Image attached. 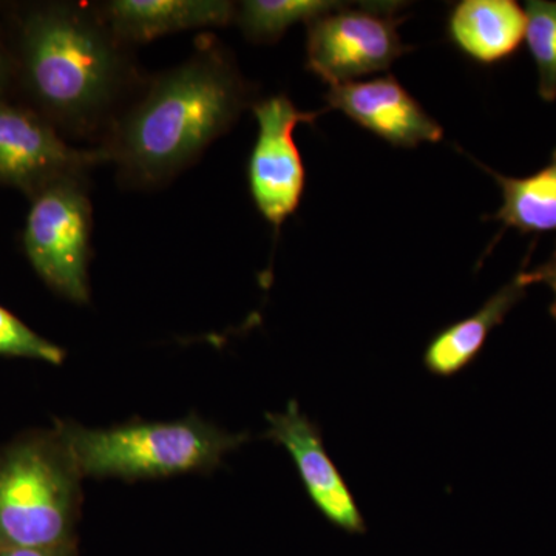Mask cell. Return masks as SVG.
Instances as JSON below:
<instances>
[{"label":"cell","instance_id":"cell-3","mask_svg":"<svg viewBox=\"0 0 556 556\" xmlns=\"http://www.w3.org/2000/svg\"><path fill=\"white\" fill-rule=\"evenodd\" d=\"M56 433L83 478L155 479L214 470L248 434L228 433L200 417L91 430L61 424Z\"/></svg>","mask_w":556,"mask_h":556},{"label":"cell","instance_id":"cell-9","mask_svg":"<svg viewBox=\"0 0 556 556\" xmlns=\"http://www.w3.org/2000/svg\"><path fill=\"white\" fill-rule=\"evenodd\" d=\"M265 437L287 450L294 460L311 503L332 526L350 535H364L367 522L356 497L325 448L320 428L291 401L281 413H269Z\"/></svg>","mask_w":556,"mask_h":556},{"label":"cell","instance_id":"cell-11","mask_svg":"<svg viewBox=\"0 0 556 556\" xmlns=\"http://www.w3.org/2000/svg\"><path fill=\"white\" fill-rule=\"evenodd\" d=\"M97 5L110 30L127 47L174 33L225 27L237 11V3L228 0H109Z\"/></svg>","mask_w":556,"mask_h":556},{"label":"cell","instance_id":"cell-14","mask_svg":"<svg viewBox=\"0 0 556 556\" xmlns=\"http://www.w3.org/2000/svg\"><path fill=\"white\" fill-rule=\"evenodd\" d=\"M481 167L495 178L503 193V204L490 219L521 233L556 232V149L551 163L530 177H504Z\"/></svg>","mask_w":556,"mask_h":556},{"label":"cell","instance_id":"cell-15","mask_svg":"<svg viewBox=\"0 0 556 556\" xmlns=\"http://www.w3.org/2000/svg\"><path fill=\"white\" fill-rule=\"evenodd\" d=\"M342 5L331 0H247L237 3L233 22L252 42L273 43L292 25H308Z\"/></svg>","mask_w":556,"mask_h":556},{"label":"cell","instance_id":"cell-13","mask_svg":"<svg viewBox=\"0 0 556 556\" xmlns=\"http://www.w3.org/2000/svg\"><path fill=\"white\" fill-rule=\"evenodd\" d=\"M525 294L526 288L515 277L486 300L477 313L442 328L428 342L424 353L427 371L438 378H453L470 367L481 354L493 329L503 324Z\"/></svg>","mask_w":556,"mask_h":556},{"label":"cell","instance_id":"cell-18","mask_svg":"<svg viewBox=\"0 0 556 556\" xmlns=\"http://www.w3.org/2000/svg\"><path fill=\"white\" fill-rule=\"evenodd\" d=\"M519 283L527 288L530 285L543 283L554 292V303L551 306L552 316L556 320V251L552 257L535 269L521 270L517 276Z\"/></svg>","mask_w":556,"mask_h":556},{"label":"cell","instance_id":"cell-8","mask_svg":"<svg viewBox=\"0 0 556 556\" xmlns=\"http://www.w3.org/2000/svg\"><path fill=\"white\" fill-rule=\"evenodd\" d=\"M100 164V149L72 148L49 121L0 100V185L36 195L62 179L87 178Z\"/></svg>","mask_w":556,"mask_h":556},{"label":"cell","instance_id":"cell-16","mask_svg":"<svg viewBox=\"0 0 556 556\" xmlns=\"http://www.w3.org/2000/svg\"><path fill=\"white\" fill-rule=\"evenodd\" d=\"M526 40L538 68V93L546 102L556 100V2L526 3Z\"/></svg>","mask_w":556,"mask_h":556},{"label":"cell","instance_id":"cell-1","mask_svg":"<svg viewBox=\"0 0 556 556\" xmlns=\"http://www.w3.org/2000/svg\"><path fill=\"white\" fill-rule=\"evenodd\" d=\"M188 61L150 78L101 139L105 163L131 188H159L195 163L237 123L251 87L215 36H201Z\"/></svg>","mask_w":556,"mask_h":556},{"label":"cell","instance_id":"cell-17","mask_svg":"<svg viewBox=\"0 0 556 556\" xmlns=\"http://www.w3.org/2000/svg\"><path fill=\"white\" fill-rule=\"evenodd\" d=\"M0 356L35 358L60 365L64 362L65 351L40 338L24 321L0 306Z\"/></svg>","mask_w":556,"mask_h":556},{"label":"cell","instance_id":"cell-6","mask_svg":"<svg viewBox=\"0 0 556 556\" xmlns=\"http://www.w3.org/2000/svg\"><path fill=\"white\" fill-rule=\"evenodd\" d=\"M399 3H365L339 9L308 24L306 68L331 86L353 83L391 67L412 51L399 36Z\"/></svg>","mask_w":556,"mask_h":556},{"label":"cell","instance_id":"cell-5","mask_svg":"<svg viewBox=\"0 0 556 556\" xmlns=\"http://www.w3.org/2000/svg\"><path fill=\"white\" fill-rule=\"evenodd\" d=\"M87 178H68L40 190L25 225L33 268L51 289L75 303L90 300L91 203Z\"/></svg>","mask_w":556,"mask_h":556},{"label":"cell","instance_id":"cell-4","mask_svg":"<svg viewBox=\"0 0 556 556\" xmlns=\"http://www.w3.org/2000/svg\"><path fill=\"white\" fill-rule=\"evenodd\" d=\"M80 478L58 433L25 439L0 452V548L73 543Z\"/></svg>","mask_w":556,"mask_h":556},{"label":"cell","instance_id":"cell-20","mask_svg":"<svg viewBox=\"0 0 556 556\" xmlns=\"http://www.w3.org/2000/svg\"><path fill=\"white\" fill-rule=\"evenodd\" d=\"M9 61H7L5 51H3L2 43H0V90L5 87L7 80H9Z\"/></svg>","mask_w":556,"mask_h":556},{"label":"cell","instance_id":"cell-2","mask_svg":"<svg viewBox=\"0 0 556 556\" xmlns=\"http://www.w3.org/2000/svg\"><path fill=\"white\" fill-rule=\"evenodd\" d=\"M25 80L51 118L75 137H104L138 84L129 47L98 5L43 7L22 30Z\"/></svg>","mask_w":556,"mask_h":556},{"label":"cell","instance_id":"cell-12","mask_svg":"<svg viewBox=\"0 0 556 556\" xmlns=\"http://www.w3.org/2000/svg\"><path fill=\"white\" fill-rule=\"evenodd\" d=\"M526 24V11L514 0H463L450 11L447 31L460 53L493 65L517 53Z\"/></svg>","mask_w":556,"mask_h":556},{"label":"cell","instance_id":"cell-10","mask_svg":"<svg viewBox=\"0 0 556 556\" xmlns=\"http://www.w3.org/2000/svg\"><path fill=\"white\" fill-rule=\"evenodd\" d=\"M328 109L340 110L362 129L394 148L413 149L439 142L444 129L394 76L353 80L329 87Z\"/></svg>","mask_w":556,"mask_h":556},{"label":"cell","instance_id":"cell-7","mask_svg":"<svg viewBox=\"0 0 556 556\" xmlns=\"http://www.w3.org/2000/svg\"><path fill=\"white\" fill-rule=\"evenodd\" d=\"M252 112L258 134L249 156V190L262 217L278 230L298 211L305 192V164L294 131L327 110L302 112L287 94H276L254 102Z\"/></svg>","mask_w":556,"mask_h":556},{"label":"cell","instance_id":"cell-19","mask_svg":"<svg viewBox=\"0 0 556 556\" xmlns=\"http://www.w3.org/2000/svg\"><path fill=\"white\" fill-rule=\"evenodd\" d=\"M73 543L49 548H0V556H73Z\"/></svg>","mask_w":556,"mask_h":556}]
</instances>
